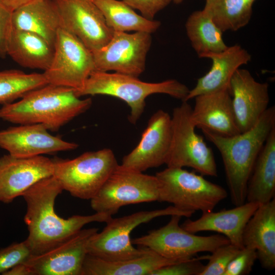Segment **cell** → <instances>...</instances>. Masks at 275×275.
I'll return each mask as SVG.
<instances>
[{"label":"cell","instance_id":"1","mask_svg":"<svg viewBox=\"0 0 275 275\" xmlns=\"http://www.w3.org/2000/svg\"><path fill=\"white\" fill-rule=\"evenodd\" d=\"M63 190L52 176L39 181L22 196L26 205L24 221L29 231L25 240L33 255L52 249L89 223H106L112 218L109 214L98 212L88 215H74L67 219L61 217L54 206L57 197Z\"/></svg>","mask_w":275,"mask_h":275},{"label":"cell","instance_id":"2","mask_svg":"<svg viewBox=\"0 0 275 275\" xmlns=\"http://www.w3.org/2000/svg\"><path fill=\"white\" fill-rule=\"evenodd\" d=\"M274 127L273 105L267 108L253 127L234 136L222 135L201 129L221 153L231 200L235 206L246 202L247 184L255 162Z\"/></svg>","mask_w":275,"mask_h":275},{"label":"cell","instance_id":"3","mask_svg":"<svg viewBox=\"0 0 275 275\" xmlns=\"http://www.w3.org/2000/svg\"><path fill=\"white\" fill-rule=\"evenodd\" d=\"M92 104L91 98L80 99L73 88L47 84L17 101L2 105L0 119L18 125L41 124L56 131L86 112Z\"/></svg>","mask_w":275,"mask_h":275},{"label":"cell","instance_id":"4","mask_svg":"<svg viewBox=\"0 0 275 275\" xmlns=\"http://www.w3.org/2000/svg\"><path fill=\"white\" fill-rule=\"evenodd\" d=\"M189 90L186 85L176 79L148 82L129 75L96 70L91 73L80 88L74 89L79 97L104 95L122 100L130 107L128 120L134 124L143 113L146 99L149 96L164 94L183 101Z\"/></svg>","mask_w":275,"mask_h":275},{"label":"cell","instance_id":"5","mask_svg":"<svg viewBox=\"0 0 275 275\" xmlns=\"http://www.w3.org/2000/svg\"><path fill=\"white\" fill-rule=\"evenodd\" d=\"M52 159V176L63 190L82 200L92 199L119 164L108 148L87 152L71 159Z\"/></svg>","mask_w":275,"mask_h":275},{"label":"cell","instance_id":"6","mask_svg":"<svg viewBox=\"0 0 275 275\" xmlns=\"http://www.w3.org/2000/svg\"><path fill=\"white\" fill-rule=\"evenodd\" d=\"M155 176L160 185L158 201L171 203L181 210L213 211L228 196L222 186L183 168L167 167Z\"/></svg>","mask_w":275,"mask_h":275},{"label":"cell","instance_id":"7","mask_svg":"<svg viewBox=\"0 0 275 275\" xmlns=\"http://www.w3.org/2000/svg\"><path fill=\"white\" fill-rule=\"evenodd\" d=\"M195 212L181 210L173 205L163 209L141 211L106 223L101 232H97L90 239L88 254L108 260H120L138 257L146 248H135L130 234L139 225L158 217L179 215L190 217Z\"/></svg>","mask_w":275,"mask_h":275},{"label":"cell","instance_id":"8","mask_svg":"<svg viewBox=\"0 0 275 275\" xmlns=\"http://www.w3.org/2000/svg\"><path fill=\"white\" fill-rule=\"evenodd\" d=\"M191 109L184 101L173 109L172 142L166 164L189 167L203 176L216 177L217 169L213 151L203 136L196 132L190 120Z\"/></svg>","mask_w":275,"mask_h":275},{"label":"cell","instance_id":"9","mask_svg":"<svg viewBox=\"0 0 275 275\" xmlns=\"http://www.w3.org/2000/svg\"><path fill=\"white\" fill-rule=\"evenodd\" d=\"M160 183L155 175L119 164L97 194L90 200L92 209L113 215L123 206L159 200Z\"/></svg>","mask_w":275,"mask_h":275},{"label":"cell","instance_id":"10","mask_svg":"<svg viewBox=\"0 0 275 275\" xmlns=\"http://www.w3.org/2000/svg\"><path fill=\"white\" fill-rule=\"evenodd\" d=\"M181 217L171 215L166 225L132 239V244L147 248L169 259L183 260L199 253H212L219 246L230 243L224 235L199 236L185 230L179 225Z\"/></svg>","mask_w":275,"mask_h":275},{"label":"cell","instance_id":"11","mask_svg":"<svg viewBox=\"0 0 275 275\" xmlns=\"http://www.w3.org/2000/svg\"><path fill=\"white\" fill-rule=\"evenodd\" d=\"M95 70L92 51L74 35L60 28L51 63L43 72L48 84L78 89Z\"/></svg>","mask_w":275,"mask_h":275},{"label":"cell","instance_id":"12","mask_svg":"<svg viewBox=\"0 0 275 275\" xmlns=\"http://www.w3.org/2000/svg\"><path fill=\"white\" fill-rule=\"evenodd\" d=\"M151 43L148 33L114 32L103 47L92 52L95 70L113 71L138 77L145 71Z\"/></svg>","mask_w":275,"mask_h":275},{"label":"cell","instance_id":"13","mask_svg":"<svg viewBox=\"0 0 275 275\" xmlns=\"http://www.w3.org/2000/svg\"><path fill=\"white\" fill-rule=\"evenodd\" d=\"M61 28L71 33L92 52L103 47L114 31L107 25L98 7L91 0H53Z\"/></svg>","mask_w":275,"mask_h":275},{"label":"cell","instance_id":"14","mask_svg":"<svg viewBox=\"0 0 275 275\" xmlns=\"http://www.w3.org/2000/svg\"><path fill=\"white\" fill-rule=\"evenodd\" d=\"M172 138L171 117L168 113L159 109L151 116L139 143L123 157L120 166L143 172L166 164Z\"/></svg>","mask_w":275,"mask_h":275},{"label":"cell","instance_id":"15","mask_svg":"<svg viewBox=\"0 0 275 275\" xmlns=\"http://www.w3.org/2000/svg\"><path fill=\"white\" fill-rule=\"evenodd\" d=\"M98 229H82L47 251L32 255L24 263L33 275H81L88 246Z\"/></svg>","mask_w":275,"mask_h":275},{"label":"cell","instance_id":"16","mask_svg":"<svg viewBox=\"0 0 275 275\" xmlns=\"http://www.w3.org/2000/svg\"><path fill=\"white\" fill-rule=\"evenodd\" d=\"M53 159L42 155L0 157V202L11 203L39 181L53 175Z\"/></svg>","mask_w":275,"mask_h":275},{"label":"cell","instance_id":"17","mask_svg":"<svg viewBox=\"0 0 275 275\" xmlns=\"http://www.w3.org/2000/svg\"><path fill=\"white\" fill-rule=\"evenodd\" d=\"M78 147L75 143L51 135L41 124H20L0 130V148L17 157L71 151Z\"/></svg>","mask_w":275,"mask_h":275},{"label":"cell","instance_id":"18","mask_svg":"<svg viewBox=\"0 0 275 275\" xmlns=\"http://www.w3.org/2000/svg\"><path fill=\"white\" fill-rule=\"evenodd\" d=\"M229 88L237 127L242 133L253 127L267 109L268 84L256 81L249 71L239 68Z\"/></svg>","mask_w":275,"mask_h":275},{"label":"cell","instance_id":"19","mask_svg":"<svg viewBox=\"0 0 275 275\" xmlns=\"http://www.w3.org/2000/svg\"><path fill=\"white\" fill-rule=\"evenodd\" d=\"M190 120L195 127L225 136L240 133L232 105L230 88L197 96Z\"/></svg>","mask_w":275,"mask_h":275},{"label":"cell","instance_id":"20","mask_svg":"<svg viewBox=\"0 0 275 275\" xmlns=\"http://www.w3.org/2000/svg\"><path fill=\"white\" fill-rule=\"evenodd\" d=\"M260 205L245 202L230 209L202 213L196 220L187 219L181 226L185 230L196 233L213 231L223 234L230 243L243 248L242 234L244 227Z\"/></svg>","mask_w":275,"mask_h":275},{"label":"cell","instance_id":"21","mask_svg":"<svg viewBox=\"0 0 275 275\" xmlns=\"http://www.w3.org/2000/svg\"><path fill=\"white\" fill-rule=\"evenodd\" d=\"M244 247L255 250L263 268H275V200L260 205L246 223L242 234Z\"/></svg>","mask_w":275,"mask_h":275},{"label":"cell","instance_id":"22","mask_svg":"<svg viewBox=\"0 0 275 275\" xmlns=\"http://www.w3.org/2000/svg\"><path fill=\"white\" fill-rule=\"evenodd\" d=\"M204 58L210 59L211 67L206 74L198 79L184 101L199 95L230 88V79L234 72L251 59L248 51L237 44L228 47L219 52L207 54Z\"/></svg>","mask_w":275,"mask_h":275},{"label":"cell","instance_id":"23","mask_svg":"<svg viewBox=\"0 0 275 275\" xmlns=\"http://www.w3.org/2000/svg\"><path fill=\"white\" fill-rule=\"evenodd\" d=\"M146 248L138 257L120 260H105L87 254L81 275H151L156 269L182 261L164 258Z\"/></svg>","mask_w":275,"mask_h":275},{"label":"cell","instance_id":"24","mask_svg":"<svg viewBox=\"0 0 275 275\" xmlns=\"http://www.w3.org/2000/svg\"><path fill=\"white\" fill-rule=\"evenodd\" d=\"M12 28L35 33L54 47L61 28L59 13L53 0H35L12 12Z\"/></svg>","mask_w":275,"mask_h":275},{"label":"cell","instance_id":"25","mask_svg":"<svg viewBox=\"0 0 275 275\" xmlns=\"http://www.w3.org/2000/svg\"><path fill=\"white\" fill-rule=\"evenodd\" d=\"M7 54L21 66L44 71L51 63L54 47L35 33L12 28Z\"/></svg>","mask_w":275,"mask_h":275},{"label":"cell","instance_id":"26","mask_svg":"<svg viewBox=\"0 0 275 275\" xmlns=\"http://www.w3.org/2000/svg\"><path fill=\"white\" fill-rule=\"evenodd\" d=\"M275 195V127L272 128L256 159L249 178L246 201L265 204Z\"/></svg>","mask_w":275,"mask_h":275},{"label":"cell","instance_id":"27","mask_svg":"<svg viewBox=\"0 0 275 275\" xmlns=\"http://www.w3.org/2000/svg\"><path fill=\"white\" fill-rule=\"evenodd\" d=\"M100 9L108 27L114 32H142L150 34L159 28L160 22L138 14L122 1L91 0Z\"/></svg>","mask_w":275,"mask_h":275},{"label":"cell","instance_id":"28","mask_svg":"<svg viewBox=\"0 0 275 275\" xmlns=\"http://www.w3.org/2000/svg\"><path fill=\"white\" fill-rule=\"evenodd\" d=\"M185 28L191 44L200 58L223 51L228 47L223 40V32L203 9L189 16Z\"/></svg>","mask_w":275,"mask_h":275},{"label":"cell","instance_id":"29","mask_svg":"<svg viewBox=\"0 0 275 275\" xmlns=\"http://www.w3.org/2000/svg\"><path fill=\"white\" fill-rule=\"evenodd\" d=\"M203 10L223 32L236 31L249 22L252 5L246 0H206Z\"/></svg>","mask_w":275,"mask_h":275},{"label":"cell","instance_id":"30","mask_svg":"<svg viewBox=\"0 0 275 275\" xmlns=\"http://www.w3.org/2000/svg\"><path fill=\"white\" fill-rule=\"evenodd\" d=\"M48 84L43 74L26 73L21 70L0 71V104L11 103L27 93Z\"/></svg>","mask_w":275,"mask_h":275},{"label":"cell","instance_id":"31","mask_svg":"<svg viewBox=\"0 0 275 275\" xmlns=\"http://www.w3.org/2000/svg\"><path fill=\"white\" fill-rule=\"evenodd\" d=\"M242 248L231 243L219 246L211 255H208V262L200 275H223L229 263Z\"/></svg>","mask_w":275,"mask_h":275},{"label":"cell","instance_id":"32","mask_svg":"<svg viewBox=\"0 0 275 275\" xmlns=\"http://www.w3.org/2000/svg\"><path fill=\"white\" fill-rule=\"evenodd\" d=\"M32 255L25 240L1 249L0 273L3 274L15 265L24 262Z\"/></svg>","mask_w":275,"mask_h":275},{"label":"cell","instance_id":"33","mask_svg":"<svg viewBox=\"0 0 275 275\" xmlns=\"http://www.w3.org/2000/svg\"><path fill=\"white\" fill-rule=\"evenodd\" d=\"M208 257V255L180 261L156 269L151 275H200L205 267L201 261L207 260Z\"/></svg>","mask_w":275,"mask_h":275},{"label":"cell","instance_id":"34","mask_svg":"<svg viewBox=\"0 0 275 275\" xmlns=\"http://www.w3.org/2000/svg\"><path fill=\"white\" fill-rule=\"evenodd\" d=\"M257 259L256 251L244 246L229 263L223 275L249 274Z\"/></svg>","mask_w":275,"mask_h":275},{"label":"cell","instance_id":"35","mask_svg":"<svg viewBox=\"0 0 275 275\" xmlns=\"http://www.w3.org/2000/svg\"><path fill=\"white\" fill-rule=\"evenodd\" d=\"M132 9L139 10L145 18L153 20L156 14L173 0H122Z\"/></svg>","mask_w":275,"mask_h":275},{"label":"cell","instance_id":"36","mask_svg":"<svg viewBox=\"0 0 275 275\" xmlns=\"http://www.w3.org/2000/svg\"><path fill=\"white\" fill-rule=\"evenodd\" d=\"M12 12L0 6V58L7 56V47L12 30Z\"/></svg>","mask_w":275,"mask_h":275},{"label":"cell","instance_id":"37","mask_svg":"<svg viewBox=\"0 0 275 275\" xmlns=\"http://www.w3.org/2000/svg\"><path fill=\"white\" fill-rule=\"evenodd\" d=\"M3 275H33L31 269L24 263L22 262L4 272Z\"/></svg>","mask_w":275,"mask_h":275},{"label":"cell","instance_id":"38","mask_svg":"<svg viewBox=\"0 0 275 275\" xmlns=\"http://www.w3.org/2000/svg\"><path fill=\"white\" fill-rule=\"evenodd\" d=\"M35 0H0V6L12 12L17 8Z\"/></svg>","mask_w":275,"mask_h":275},{"label":"cell","instance_id":"39","mask_svg":"<svg viewBox=\"0 0 275 275\" xmlns=\"http://www.w3.org/2000/svg\"><path fill=\"white\" fill-rule=\"evenodd\" d=\"M173 1L175 4H180V3H182L183 1V0H173Z\"/></svg>","mask_w":275,"mask_h":275},{"label":"cell","instance_id":"40","mask_svg":"<svg viewBox=\"0 0 275 275\" xmlns=\"http://www.w3.org/2000/svg\"><path fill=\"white\" fill-rule=\"evenodd\" d=\"M250 5H253L256 0H246Z\"/></svg>","mask_w":275,"mask_h":275}]
</instances>
